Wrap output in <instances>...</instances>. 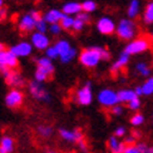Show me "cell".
<instances>
[{"mask_svg":"<svg viewBox=\"0 0 153 153\" xmlns=\"http://www.w3.org/2000/svg\"><path fill=\"white\" fill-rule=\"evenodd\" d=\"M152 38H153V33H152Z\"/></svg>","mask_w":153,"mask_h":153,"instance_id":"52","label":"cell"},{"mask_svg":"<svg viewBox=\"0 0 153 153\" xmlns=\"http://www.w3.org/2000/svg\"><path fill=\"white\" fill-rule=\"evenodd\" d=\"M45 53H47V58H49L50 60L59 58V53H58V50H56L55 45H50V47L45 50Z\"/></svg>","mask_w":153,"mask_h":153,"instance_id":"31","label":"cell"},{"mask_svg":"<svg viewBox=\"0 0 153 153\" xmlns=\"http://www.w3.org/2000/svg\"><path fill=\"white\" fill-rule=\"evenodd\" d=\"M63 30V28H62V25H60V23H56V24H52L50 25V31H52L53 34H60V31Z\"/></svg>","mask_w":153,"mask_h":153,"instance_id":"37","label":"cell"},{"mask_svg":"<svg viewBox=\"0 0 153 153\" xmlns=\"http://www.w3.org/2000/svg\"><path fill=\"white\" fill-rule=\"evenodd\" d=\"M59 136L67 142H73V143H79L83 141V133L80 129H73L69 131L65 128H60L59 129Z\"/></svg>","mask_w":153,"mask_h":153,"instance_id":"12","label":"cell"},{"mask_svg":"<svg viewBox=\"0 0 153 153\" xmlns=\"http://www.w3.org/2000/svg\"><path fill=\"white\" fill-rule=\"evenodd\" d=\"M76 103L80 105H89L93 100V93H92V84L89 82H87L82 88H79L76 91L75 95Z\"/></svg>","mask_w":153,"mask_h":153,"instance_id":"4","label":"cell"},{"mask_svg":"<svg viewBox=\"0 0 153 153\" xmlns=\"http://www.w3.org/2000/svg\"><path fill=\"white\" fill-rule=\"evenodd\" d=\"M139 107H141V100H139V98L133 99L132 102H129V103H128V108H129V109H132V111H137Z\"/></svg>","mask_w":153,"mask_h":153,"instance_id":"36","label":"cell"},{"mask_svg":"<svg viewBox=\"0 0 153 153\" xmlns=\"http://www.w3.org/2000/svg\"><path fill=\"white\" fill-rule=\"evenodd\" d=\"M97 29L100 34H104V35H109L112 33H114L116 31V24H114V22L112 20L111 18L108 16H103L100 18L98 23H97Z\"/></svg>","mask_w":153,"mask_h":153,"instance_id":"10","label":"cell"},{"mask_svg":"<svg viewBox=\"0 0 153 153\" xmlns=\"http://www.w3.org/2000/svg\"><path fill=\"white\" fill-rule=\"evenodd\" d=\"M38 133L43 137V138H49L50 136L53 134V128L50 126H45V124H43V126H39L38 127Z\"/></svg>","mask_w":153,"mask_h":153,"instance_id":"25","label":"cell"},{"mask_svg":"<svg viewBox=\"0 0 153 153\" xmlns=\"http://www.w3.org/2000/svg\"><path fill=\"white\" fill-rule=\"evenodd\" d=\"M5 78V82L6 84L10 85V87H14V88H19V87H23L24 85V78L23 75L20 73H18L16 71H14V69H11V71H9L8 73H6L4 75Z\"/></svg>","mask_w":153,"mask_h":153,"instance_id":"13","label":"cell"},{"mask_svg":"<svg viewBox=\"0 0 153 153\" xmlns=\"http://www.w3.org/2000/svg\"><path fill=\"white\" fill-rule=\"evenodd\" d=\"M138 11H139V1L138 0H132L128 6V16L131 19L136 18L138 15Z\"/></svg>","mask_w":153,"mask_h":153,"instance_id":"24","label":"cell"},{"mask_svg":"<svg viewBox=\"0 0 153 153\" xmlns=\"http://www.w3.org/2000/svg\"><path fill=\"white\" fill-rule=\"evenodd\" d=\"M84 25H85V23H84V22H82L80 19H78V18H74L73 30H75V31H80L83 28H84Z\"/></svg>","mask_w":153,"mask_h":153,"instance_id":"35","label":"cell"},{"mask_svg":"<svg viewBox=\"0 0 153 153\" xmlns=\"http://www.w3.org/2000/svg\"><path fill=\"white\" fill-rule=\"evenodd\" d=\"M5 16H6V9L3 6V8H0V22L4 20Z\"/></svg>","mask_w":153,"mask_h":153,"instance_id":"45","label":"cell"},{"mask_svg":"<svg viewBox=\"0 0 153 153\" xmlns=\"http://www.w3.org/2000/svg\"><path fill=\"white\" fill-rule=\"evenodd\" d=\"M10 50L16 58H24V56H28L31 54L33 45H31V43H28V42H20L15 44V45H13Z\"/></svg>","mask_w":153,"mask_h":153,"instance_id":"9","label":"cell"},{"mask_svg":"<svg viewBox=\"0 0 153 153\" xmlns=\"http://www.w3.org/2000/svg\"><path fill=\"white\" fill-rule=\"evenodd\" d=\"M123 142L126 143L127 147H128V146H136V138L132 137V136H131V137H127Z\"/></svg>","mask_w":153,"mask_h":153,"instance_id":"41","label":"cell"},{"mask_svg":"<svg viewBox=\"0 0 153 153\" xmlns=\"http://www.w3.org/2000/svg\"><path fill=\"white\" fill-rule=\"evenodd\" d=\"M62 11L63 14L65 15H78L79 13L83 11L82 9V4L80 3H76V1H69V3H65L63 5L62 8Z\"/></svg>","mask_w":153,"mask_h":153,"instance_id":"15","label":"cell"},{"mask_svg":"<svg viewBox=\"0 0 153 153\" xmlns=\"http://www.w3.org/2000/svg\"><path fill=\"white\" fill-rule=\"evenodd\" d=\"M0 8H3V0H0Z\"/></svg>","mask_w":153,"mask_h":153,"instance_id":"50","label":"cell"},{"mask_svg":"<svg viewBox=\"0 0 153 153\" xmlns=\"http://www.w3.org/2000/svg\"><path fill=\"white\" fill-rule=\"evenodd\" d=\"M73 24H74V18L71 15H63L62 20H60V25L63 29H73Z\"/></svg>","mask_w":153,"mask_h":153,"instance_id":"26","label":"cell"},{"mask_svg":"<svg viewBox=\"0 0 153 153\" xmlns=\"http://www.w3.org/2000/svg\"><path fill=\"white\" fill-rule=\"evenodd\" d=\"M24 99V95L18 89H13L10 91L5 97V104L8 105L9 108H18L19 105H22Z\"/></svg>","mask_w":153,"mask_h":153,"instance_id":"11","label":"cell"},{"mask_svg":"<svg viewBox=\"0 0 153 153\" xmlns=\"http://www.w3.org/2000/svg\"><path fill=\"white\" fill-rule=\"evenodd\" d=\"M30 15L33 16V19L35 22H40L42 19H43V16H42V14H40V11H38V10H33L30 13Z\"/></svg>","mask_w":153,"mask_h":153,"instance_id":"39","label":"cell"},{"mask_svg":"<svg viewBox=\"0 0 153 153\" xmlns=\"http://www.w3.org/2000/svg\"><path fill=\"white\" fill-rule=\"evenodd\" d=\"M45 153H58V152H56V151H54V149H48Z\"/></svg>","mask_w":153,"mask_h":153,"instance_id":"49","label":"cell"},{"mask_svg":"<svg viewBox=\"0 0 153 153\" xmlns=\"http://www.w3.org/2000/svg\"><path fill=\"white\" fill-rule=\"evenodd\" d=\"M75 56H76V49L75 48H72L65 55L60 56V60H62V63H69V62H72L75 58Z\"/></svg>","mask_w":153,"mask_h":153,"instance_id":"29","label":"cell"},{"mask_svg":"<svg viewBox=\"0 0 153 153\" xmlns=\"http://www.w3.org/2000/svg\"><path fill=\"white\" fill-rule=\"evenodd\" d=\"M55 48H56V50H58L59 56H63V55H65L73 47H71V43H69L68 40L63 39V40H59V42L55 43Z\"/></svg>","mask_w":153,"mask_h":153,"instance_id":"22","label":"cell"},{"mask_svg":"<svg viewBox=\"0 0 153 153\" xmlns=\"http://www.w3.org/2000/svg\"><path fill=\"white\" fill-rule=\"evenodd\" d=\"M49 73L47 71H44V69L39 68V67H36V71H35V74H34V78L36 82H39V83H43V82H45L48 78H49Z\"/></svg>","mask_w":153,"mask_h":153,"instance_id":"23","label":"cell"},{"mask_svg":"<svg viewBox=\"0 0 153 153\" xmlns=\"http://www.w3.org/2000/svg\"><path fill=\"white\" fill-rule=\"evenodd\" d=\"M134 92H136V94L139 97V95H142V94H143V89H142V87H137Z\"/></svg>","mask_w":153,"mask_h":153,"instance_id":"46","label":"cell"},{"mask_svg":"<svg viewBox=\"0 0 153 153\" xmlns=\"http://www.w3.org/2000/svg\"><path fill=\"white\" fill-rule=\"evenodd\" d=\"M98 102L103 107H114L119 103L118 93H116L112 89H103L98 94Z\"/></svg>","mask_w":153,"mask_h":153,"instance_id":"5","label":"cell"},{"mask_svg":"<svg viewBox=\"0 0 153 153\" xmlns=\"http://www.w3.org/2000/svg\"><path fill=\"white\" fill-rule=\"evenodd\" d=\"M111 53L102 47H91L84 49L79 55V62L87 68H94L100 60H108Z\"/></svg>","mask_w":153,"mask_h":153,"instance_id":"1","label":"cell"},{"mask_svg":"<svg viewBox=\"0 0 153 153\" xmlns=\"http://www.w3.org/2000/svg\"><path fill=\"white\" fill-rule=\"evenodd\" d=\"M126 134V129L123 128V127H118V128L116 129V132H114V136H116L117 138L118 137H123Z\"/></svg>","mask_w":153,"mask_h":153,"instance_id":"43","label":"cell"},{"mask_svg":"<svg viewBox=\"0 0 153 153\" xmlns=\"http://www.w3.org/2000/svg\"><path fill=\"white\" fill-rule=\"evenodd\" d=\"M35 29H36V31H39V33L45 34V31L48 30V23H47L45 20H44V19H42L40 22H36Z\"/></svg>","mask_w":153,"mask_h":153,"instance_id":"32","label":"cell"},{"mask_svg":"<svg viewBox=\"0 0 153 153\" xmlns=\"http://www.w3.org/2000/svg\"><path fill=\"white\" fill-rule=\"evenodd\" d=\"M117 35L123 40H131L134 38L136 33H137V28L136 24L132 20H128V19H122L118 25H117Z\"/></svg>","mask_w":153,"mask_h":153,"instance_id":"2","label":"cell"},{"mask_svg":"<svg viewBox=\"0 0 153 153\" xmlns=\"http://www.w3.org/2000/svg\"><path fill=\"white\" fill-rule=\"evenodd\" d=\"M30 43H31V45L36 48L38 50H47L49 48L50 40L45 34L35 31V33H33L30 36Z\"/></svg>","mask_w":153,"mask_h":153,"instance_id":"7","label":"cell"},{"mask_svg":"<svg viewBox=\"0 0 153 153\" xmlns=\"http://www.w3.org/2000/svg\"><path fill=\"white\" fill-rule=\"evenodd\" d=\"M82 9L84 13H92L97 9V4L93 0H85V1L82 3Z\"/></svg>","mask_w":153,"mask_h":153,"instance_id":"28","label":"cell"},{"mask_svg":"<svg viewBox=\"0 0 153 153\" xmlns=\"http://www.w3.org/2000/svg\"><path fill=\"white\" fill-rule=\"evenodd\" d=\"M136 68L142 75H144V76L149 75V68H148V65L146 64V63H138V64L136 65Z\"/></svg>","mask_w":153,"mask_h":153,"instance_id":"33","label":"cell"},{"mask_svg":"<svg viewBox=\"0 0 153 153\" xmlns=\"http://www.w3.org/2000/svg\"><path fill=\"white\" fill-rule=\"evenodd\" d=\"M143 89V94L144 95H151L153 93V78H149L147 82L142 85Z\"/></svg>","mask_w":153,"mask_h":153,"instance_id":"30","label":"cell"},{"mask_svg":"<svg viewBox=\"0 0 153 153\" xmlns=\"http://www.w3.org/2000/svg\"><path fill=\"white\" fill-rule=\"evenodd\" d=\"M124 153H139V151L137 146H128V147H126Z\"/></svg>","mask_w":153,"mask_h":153,"instance_id":"42","label":"cell"},{"mask_svg":"<svg viewBox=\"0 0 153 153\" xmlns=\"http://www.w3.org/2000/svg\"><path fill=\"white\" fill-rule=\"evenodd\" d=\"M0 67L14 69L18 67V58L11 53V50H3L0 52Z\"/></svg>","mask_w":153,"mask_h":153,"instance_id":"8","label":"cell"},{"mask_svg":"<svg viewBox=\"0 0 153 153\" xmlns=\"http://www.w3.org/2000/svg\"><path fill=\"white\" fill-rule=\"evenodd\" d=\"M14 151V139L5 136L0 141V153H11Z\"/></svg>","mask_w":153,"mask_h":153,"instance_id":"19","label":"cell"},{"mask_svg":"<svg viewBox=\"0 0 153 153\" xmlns=\"http://www.w3.org/2000/svg\"><path fill=\"white\" fill-rule=\"evenodd\" d=\"M148 48H149V40L147 38H138V39L127 44V47L124 48V53L128 55H134L146 52V50H148Z\"/></svg>","mask_w":153,"mask_h":153,"instance_id":"3","label":"cell"},{"mask_svg":"<svg viewBox=\"0 0 153 153\" xmlns=\"http://www.w3.org/2000/svg\"><path fill=\"white\" fill-rule=\"evenodd\" d=\"M143 120H144V118H143L142 114H141V113H136L134 116L131 118V123H132L133 126H141V124L143 123Z\"/></svg>","mask_w":153,"mask_h":153,"instance_id":"34","label":"cell"},{"mask_svg":"<svg viewBox=\"0 0 153 153\" xmlns=\"http://www.w3.org/2000/svg\"><path fill=\"white\" fill-rule=\"evenodd\" d=\"M143 19L146 23H153V1L149 3L147 5V8H146V11H144V15H143Z\"/></svg>","mask_w":153,"mask_h":153,"instance_id":"27","label":"cell"},{"mask_svg":"<svg viewBox=\"0 0 153 153\" xmlns=\"http://www.w3.org/2000/svg\"><path fill=\"white\" fill-rule=\"evenodd\" d=\"M136 98H138V95L132 89H122L118 92V99L120 103H129Z\"/></svg>","mask_w":153,"mask_h":153,"instance_id":"18","label":"cell"},{"mask_svg":"<svg viewBox=\"0 0 153 153\" xmlns=\"http://www.w3.org/2000/svg\"><path fill=\"white\" fill-rule=\"evenodd\" d=\"M35 25H36V22L33 19V16L30 14H25L19 20L18 27H19V30L23 31V33H28V31H31L33 29H35Z\"/></svg>","mask_w":153,"mask_h":153,"instance_id":"14","label":"cell"},{"mask_svg":"<svg viewBox=\"0 0 153 153\" xmlns=\"http://www.w3.org/2000/svg\"><path fill=\"white\" fill-rule=\"evenodd\" d=\"M139 134H141V133H139V132H136V131H133V132H132V137H134L136 139H137V138H139V137H141Z\"/></svg>","mask_w":153,"mask_h":153,"instance_id":"47","label":"cell"},{"mask_svg":"<svg viewBox=\"0 0 153 153\" xmlns=\"http://www.w3.org/2000/svg\"><path fill=\"white\" fill-rule=\"evenodd\" d=\"M3 50H6L5 49V45H4L3 43H0V52H3Z\"/></svg>","mask_w":153,"mask_h":153,"instance_id":"48","label":"cell"},{"mask_svg":"<svg viewBox=\"0 0 153 153\" xmlns=\"http://www.w3.org/2000/svg\"><path fill=\"white\" fill-rule=\"evenodd\" d=\"M78 147H79V149H80L83 153H87V152H88V146H87V143H85L84 139L78 143Z\"/></svg>","mask_w":153,"mask_h":153,"instance_id":"44","label":"cell"},{"mask_svg":"<svg viewBox=\"0 0 153 153\" xmlns=\"http://www.w3.org/2000/svg\"><path fill=\"white\" fill-rule=\"evenodd\" d=\"M128 60H129V55L128 54H126L124 52L119 55V58L113 63V65H112V72H118V71H120L123 67H126L127 65V63H128Z\"/></svg>","mask_w":153,"mask_h":153,"instance_id":"21","label":"cell"},{"mask_svg":"<svg viewBox=\"0 0 153 153\" xmlns=\"http://www.w3.org/2000/svg\"><path fill=\"white\" fill-rule=\"evenodd\" d=\"M75 18L80 19V20H82V22H84V23H88V22H89V15H88V13H84V11L79 13L78 15H75Z\"/></svg>","mask_w":153,"mask_h":153,"instance_id":"38","label":"cell"},{"mask_svg":"<svg viewBox=\"0 0 153 153\" xmlns=\"http://www.w3.org/2000/svg\"><path fill=\"white\" fill-rule=\"evenodd\" d=\"M63 11L62 10H58V9H52L45 13V15L43 16V19L45 20L48 24H56V23H60L62 18H63Z\"/></svg>","mask_w":153,"mask_h":153,"instance_id":"17","label":"cell"},{"mask_svg":"<svg viewBox=\"0 0 153 153\" xmlns=\"http://www.w3.org/2000/svg\"><path fill=\"white\" fill-rule=\"evenodd\" d=\"M126 147H127L126 143L119 142L116 136H113L108 139V148H109L111 153H124Z\"/></svg>","mask_w":153,"mask_h":153,"instance_id":"16","label":"cell"},{"mask_svg":"<svg viewBox=\"0 0 153 153\" xmlns=\"http://www.w3.org/2000/svg\"><path fill=\"white\" fill-rule=\"evenodd\" d=\"M35 1H39V0H35Z\"/></svg>","mask_w":153,"mask_h":153,"instance_id":"51","label":"cell"},{"mask_svg":"<svg viewBox=\"0 0 153 153\" xmlns=\"http://www.w3.org/2000/svg\"><path fill=\"white\" fill-rule=\"evenodd\" d=\"M112 113L114 114V116H120V114L123 113V108L120 107V105H114L113 108H112Z\"/></svg>","mask_w":153,"mask_h":153,"instance_id":"40","label":"cell"},{"mask_svg":"<svg viewBox=\"0 0 153 153\" xmlns=\"http://www.w3.org/2000/svg\"><path fill=\"white\" fill-rule=\"evenodd\" d=\"M29 92L38 100H42V102L50 100V94L47 92V89L42 85V83L36 82V80H33L29 83Z\"/></svg>","mask_w":153,"mask_h":153,"instance_id":"6","label":"cell"},{"mask_svg":"<svg viewBox=\"0 0 153 153\" xmlns=\"http://www.w3.org/2000/svg\"><path fill=\"white\" fill-rule=\"evenodd\" d=\"M36 67H39L42 69H44V71H47L50 75L53 74L54 72V65H53V62L50 60L49 58H47V56H44V58H39L36 60Z\"/></svg>","mask_w":153,"mask_h":153,"instance_id":"20","label":"cell"}]
</instances>
